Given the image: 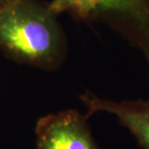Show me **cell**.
<instances>
[{
  "instance_id": "6da1fadb",
  "label": "cell",
  "mask_w": 149,
  "mask_h": 149,
  "mask_svg": "<svg viewBox=\"0 0 149 149\" xmlns=\"http://www.w3.org/2000/svg\"><path fill=\"white\" fill-rule=\"evenodd\" d=\"M56 15L37 0H14L0 14V50L22 64L55 70L67 45Z\"/></svg>"
},
{
  "instance_id": "7a4b0ae2",
  "label": "cell",
  "mask_w": 149,
  "mask_h": 149,
  "mask_svg": "<svg viewBox=\"0 0 149 149\" xmlns=\"http://www.w3.org/2000/svg\"><path fill=\"white\" fill-rule=\"evenodd\" d=\"M87 115L69 109L38 119L36 149H102L91 134Z\"/></svg>"
},
{
  "instance_id": "3957f363",
  "label": "cell",
  "mask_w": 149,
  "mask_h": 149,
  "mask_svg": "<svg viewBox=\"0 0 149 149\" xmlns=\"http://www.w3.org/2000/svg\"><path fill=\"white\" fill-rule=\"evenodd\" d=\"M79 99L87 109V117L96 112L111 113L135 136L139 146L149 149V99L113 101L91 92L80 95Z\"/></svg>"
},
{
  "instance_id": "277c9868",
  "label": "cell",
  "mask_w": 149,
  "mask_h": 149,
  "mask_svg": "<svg viewBox=\"0 0 149 149\" xmlns=\"http://www.w3.org/2000/svg\"><path fill=\"white\" fill-rule=\"evenodd\" d=\"M49 6L56 16L70 13L82 19L107 16L118 23L127 14L129 2L128 0H52Z\"/></svg>"
},
{
  "instance_id": "5b68a950",
  "label": "cell",
  "mask_w": 149,
  "mask_h": 149,
  "mask_svg": "<svg viewBox=\"0 0 149 149\" xmlns=\"http://www.w3.org/2000/svg\"><path fill=\"white\" fill-rule=\"evenodd\" d=\"M128 20L136 30L149 37V0H128Z\"/></svg>"
},
{
  "instance_id": "8992f818",
  "label": "cell",
  "mask_w": 149,
  "mask_h": 149,
  "mask_svg": "<svg viewBox=\"0 0 149 149\" xmlns=\"http://www.w3.org/2000/svg\"><path fill=\"white\" fill-rule=\"evenodd\" d=\"M14 0H0V14L13 2Z\"/></svg>"
}]
</instances>
